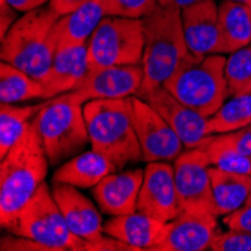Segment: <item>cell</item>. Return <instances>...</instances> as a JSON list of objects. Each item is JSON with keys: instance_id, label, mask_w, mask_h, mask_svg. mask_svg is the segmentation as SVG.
I'll return each instance as SVG.
<instances>
[{"instance_id": "27", "label": "cell", "mask_w": 251, "mask_h": 251, "mask_svg": "<svg viewBox=\"0 0 251 251\" xmlns=\"http://www.w3.org/2000/svg\"><path fill=\"white\" fill-rule=\"evenodd\" d=\"M226 80L229 97L251 94V44L227 57Z\"/></svg>"}, {"instance_id": "1", "label": "cell", "mask_w": 251, "mask_h": 251, "mask_svg": "<svg viewBox=\"0 0 251 251\" xmlns=\"http://www.w3.org/2000/svg\"><path fill=\"white\" fill-rule=\"evenodd\" d=\"M49 158L39 132L32 122L21 140L0 163V223L2 229L15 221L17 215L45 182Z\"/></svg>"}, {"instance_id": "19", "label": "cell", "mask_w": 251, "mask_h": 251, "mask_svg": "<svg viewBox=\"0 0 251 251\" xmlns=\"http://www.w3.org/2000/svg\"><path fill=\"white\" fill-rule=\"evenodd\" d=\"M87 70V44L59 45L50 71L41 81L45 100L74 90Z\"/></svg>"}, {"instance_id": "6", "label": "cell", "mask_w": 251, "mask_h": 251, "mask_svg": "<svg viewBox=\"0 0 251 251\" xmlns=\"http://www.w3.org/2000/svg\"><path fill=\"white\" fill-rule=\"evenodd\" d=\"M226 60L221 54H190L163 86L180 102L209 118L229 98Z\"/></svg>"}, {"instance_id": "20", "label": "cell", "mask_w": 251, "mask_h": 251, "mask_svg": "<svg viewBox=\"0 0 251 251\" xmlns=\"http://www.w3.org/2000/svg\"><path fill=\"white\" fill-rule=\"evenodd\" d=\"M116 166L105 155L92 149L80 152L65 161L53 175V182L68 184L77 188H94L110 173L116 172Z\"/></svg>"}, {"instance_id": "12", "label": "cell", "mask_w": 251, "mask_h": 251, "mask_svg": "<svg viewBox=\"0 0 251 251\" xmlns=\"http://www.w3.org/2000/svg\"><path fill=\"white\" fill-rule=\"evenodd\" d=\"M143 83L142 65H116L87 70L74 92L86 102L135 97Z\"/></svg>"}, {"instance_id": "17", "label": "cell", "mask_w": 251, "mask_h": 251, "mask_svg": "<svg viewBox=\"0 0 251 251\" xmlns=\"http://www.w3.org/2000/svg\"><path fill=\"white\" fill-rule=\"evenodd\" d=\"M145 177V169L121 170L107 175L92 194L102 212L111 217L128 215L137 211V199Z\"/></svg>"}, {"instance_id": "24", "label": "cell", "mask_w": 251, "mask_h": 251, "mask_svg": "<svg viewBox=\"0 0 251 251\" xmlns=\"http://www.w3.org/2000/svg\"><path fill=\"white\" fill-rule=\"evenodd\" d=\"M45 100V89L39 80L18 70L17 66L2 62L0 65V101L8 104L30 100Z\"/></svg>"}, {"instance_id": "23", "label": "cell", "mask_w": 251, "mask_h": 251, "mask_svg": "<svg viewBox=\"0 0 251 251\" xmlns=\"http://www.w3.org/2000/svg\"><path fill=\"white\" fill-rule=\"evenodd\" d=\"M102 18V0H90L77 11L60 17L54 26L57 47L87 44Z\"/></svg>"}, {"instance_id": "25", "label": "cell", "mask_w": 251, "mask_h": 251, "mask_svg": "<svg viewBox=\"0 0 251 251\" xmlns=\"http://www.w3.org/2000/svg\"><path fill=\"white\" fill-rule=\"evenodd\" d=\"M39 105H14L2 102L0 105V159L5 158L26 134L39 110Z\"/></svg>"}, {"instance_id": "35", "label": "cell", "mask_w": 251, "mask_h": 251, "mask_svg": "<svg viewBox=\"0 0 251 251\" xmlns=\"http://www.w3.org/2000/svg\"><path fill=\"white\" fill-rule=\"evenodd\" d=\"M17 12H18L17 9H14L12 6H9L5 2V0H2V9H0V20H2V27H0V32H2V39L5 38L8 30L14 26V23L18 20Z\"/></svg>"}, {"instance_id": "8", "label": "cell", "mask_w": 251, "mask_h": 251, "mask_svg": "<svg viewBox=\"0 0 251 251\" xmlns=\"http://www.w3.org/2000/svg\"><path fill=\"white\" fill-rule=\"evenodd\" d=\"M143 50V20L104 17L87 42L89 70L116 65H142Z\"/></svg>"}, {"instance_id": "26", "label": "cell", "mask_w": 251, "mask_h": 251, "mask_svg": "<svg viewBox=\"0 0 251 251\" xmlns=\"http://www.w3.org/2000/svg\"><path fill=\"white\" fill-rule=\"evenodd\" d=\"M251 125V94L232 97L208 118L209 134H226Z\"/></svg>"}, {"instance_id": "28", "label": "cell", "mask_w": 251, "mask_h": 251, "mask_svg": "<svg viewBox=\"0 0 251 251\" xmlns=\"http://www.w3.org/2000/svg\"><path fill=\"white\" fill-rule=\"evenodd\" d=\"M209 137L199 148L208 153L212 166H217L223 170H229L233 173L251 176V155L238 152L230 148L214 145L209 140Z\"/></svg>"}, {"instance_id": "33", "label": "cell", "mask_w": 251, "mask_h": 251, "mask_svg": "<svg viewBox=\"0 0 251 251\" xmlns=\"http://www.w3.org/2000/svg\"><path fill=\"white\" fill-rule=\"evenodd\" d=\"M2 250H39V251H49L44 245L27 239L25 236H15V238H2Z\"/></svg>"}, {"instance_id": "36", "label": "cell", "mask_w": 251, "mask_h": 251, "mask_svg": "<svg viewBox=\"0 0 251 251\" xmlns=\"http://www.w3.org/2000/svg\"><path fill=\"white\" fill-rule=\"evenodd\" d=\"M5 2L14 9H17L18 12L26 14L32 9L45 6V3H49L50 0H5Z\"/></svg>"}, {"instance_id": "2", "label": "cell", "mask_w": 251, "mask_h": 251, "mask_svg": "<svg viewBox=\"0 0 251 251\" xmlns=\"http://www.w3.org/2000/svg\"><path fill=\"white\" fill-rule=\"evenodd\" d=\"M83 113L90 146L111 159L118 170L143 161L132 122V97L87 101Z\"/></svg>"}, {"instance_id": "38", "label": "cell", "mask_w": 251, "mask_h": 251, "mask_svg": "<svg viewBox=\"0 0 251 251\" xmlns=\"http://www.w3.org/2000/svg\"><path fill=\"white\" fill-rule=\"evenodd\" d=\"M226 2H238L242 5H247L248 8H251V0H226Z\"/></svg>"}, {"instance_id": "37", "label": "cell", "mask_w": 251, "mask_h": 251, "mask_svg": "<svg viewBox=\"0 0 251 251\" xmlns=\"http://www.w3.org/2000/svg\"><path fill=\"white\" fill-rule=\"evenodd\" d=\"M200 2V0H158L159 6L163 8H175V9H184L190 5H194Z\"/></svg>"}, {"instance_id": "30", "label": "cell", "mask_w": 251, "mask_h": 251, "mask_svg": "<svg viewBox=\"0 0 251 251\" xmlns=\"http://www.w3.org/2000/svg\"><path fill=\"white\" fill-rule=\"evenodd\" d=\"M212 251H251V230L229 229L220 232L211 245Z\"/></svg>"}, {"instance_id": "18", "label": "cell", "mask_w": 251, "mask_h": 251, "mask_svg": "<svg viewBox=\"0 0 251 251\" xmlns=\"http://www.w3.org/2000/svg\"><path fill=\"white\" fill-rule=\"evenodd\" d=\"M170 229V224L156 220L151 215L135 211L128 215L113 217L104 224V233L122 241L134 251L152 250L164 242Z\"/></svg>"}, {"instance_id": "22", "label": "cell", "mask_w": 251, "mask_h": 251, "mask_svg": "<svg viewBox=\"0 0 251 251\" xmlns=\"http://www.w3.org/2000/svg\"><path fill=\"white\" fill-rule=\"evenodd\" d=\"M211 182L217 215H229L245 206L251 194V176L211 166Z\"/></svg>"}, {"instance_id": "7", "label": "cell", "mask_w": 251, "mask_h": 251, "mask_svg": "<svg viewBox=\"0 0 251 251\" xmlns=\"http://www.w3.org/2000/svg\"><path fill=\"white\" fill-rule=\"evenodd\" d=\"M14 236H25L49 251H86L87 242L68 227L50 187L44 184L6 229Z\"/></svg>"}, {"instance_id": "34", "label": "cell", "mask_w": 251, "mask_h": 251, "mask_svg": "<svg viewBox=\"0 0 251 251\" xmlns=\"http://www.w3.org/2000/svg\"><path fill=\"white\" fill-rule=\"evenodd\" d=\"M90 0H50L49 6L59 15L63 17L70 12L77 11L78 8H81L83 5H86Z\"/></svg>"}, {"instance_id": "3", "label": "cell", "mask_w": 251, "mask_h": 251, "mask_svg": "<svg viewBox=\"0 0 251 251\" xmlns=\"http://www.w3.org/2000/svg\"><path fill=\"white\" fill-rule=\"evenodd\" d=\"M59 18L50 6H41L21 15L2 39V62L42 81L57 50L54 26Z\"/></svg>"}, {"instance_id": "21", "label": "cell", "mask_w": 251, "mask_h": 251, "mask_svg": "<svg viewBox=\"0 0 251 251\" xmlns=\"http://www.w3.org/2000/svg\"><path fill=\"white\" fill-rule=\"evenodd\" d=\"M221 53L230 54L251 44V8L223 0L218 6Z\"/></svg>"}, {"instance_id": "10", "label": "cell", "mask_w": 251, "mask_h": 251, "mask_svg": "<svg viewBox=\"0 0 251 251\" xmlns=\"http://www.w3.org/2000/svg\"><path fill=\"white\" fill-rule=\"evenodd\" d=\"M132 122L145 163L175 161L184 152V143L167 121L139 97H132Z\"/></svg>"}, {"instance_id": "11", "label": "cell", "mask_w": 251, "mask_h": 251, "mask_svg": "<svg viewBox=\"0 0 251 251\" xmlns=\"http://www.w3.org/2000/svg\"><path fill=\"white\" fill-rule=\"evenodd\" d=\"M137 211L164 223L173 221L180 214L175 182V167L167 161L148 163L137 199Z\"/></svg>"}, {"instance_id": "32", "label": "cell", "mask_w": 251, "mask_h": 251, "mask_svg": "<svg viewBox=\"0 0 251 251\" xmlns=\"http://www.w3.org/2000/svg\"><path fill=\"white\" fill-rule=\"evenodd\" d=\"M224 224L229 229L251 230V204H245L241 209L224 217Z\"/></svg>"}, {"instance_id": "39", "label": "cell", "mask_w": 251, "mask_h": 251, "mask_svg": "<svg viewBox=\"0 0 251 251\" xmlns=\"http://www.w3.org/2000/svg\"><path fill=\"white\" fill-rule=\"evenodd\" d=\"M245 204H251V194H250V197H248V200H247V203Z\"/></svg>"}, {"instance_id": "15", "label": "cell", "mask_w": 251, "mask_h": 251, "mask_svg": "<svg viewBox=\"0 0 251 251\" xmlns=\"http://www.w3.org/2000/svg\"><path fill=\"white\" fill-rule=\"evenodd\" d=\"M180 12L190 53L197 57L223 54L218 27V6L214 0H200L184 8Z\"/></svg>"}, {"instance_id": "29", "label": "cell", "mask_w": 251, "mask_h": 251, "mask_svg": "<svg viewBox=\"0 0 251 251\" xmlns=\"http://www.w3.org/2000/svg\"><path fill=\"white\" fill-rule=\"evenodd\" d=\"M159 8L158 0H102L104 17L146 18Z\"/></svg>"}, {"instance_id": "9", "label": "cell", "mask_w": 251, "mask_h": 251, "mask_svg": "<svg viewBox=\"0 0 251 251\" xmlns=\"http://www.w3.org/2000/svg\"><path fill=\"white\" fill-rule=\"evenodd\" d=\"M211 166L208 153L200 148L187 149L175 159V182L180 212L217 215Z\"/></svg>"}, {"instance_id": "5", "label": "cell", "mask_w": 251, "mask_h": 251, "mask_svg": "<svg viewBox=\"0 0 251 251\" xmlns=\"http://www.w3.org/2000/svg\"><path fill=\"white\" fill-rule=\"evenodd\" d=\"M84 104L86 101L71 90L45 100L39 105L33 124L51 166L63 164L90 143L83 113Z\"/></svg>"}, {"instance_id": "4", "label": "cell", "mask_w": 251, "mask_h": 251, "mask_svg": "<svg viewBox=\"0 0 251 251\" xmlns=\"http://www.w3.org/2000/svg\"><path fill=\"white\" fill-rule=\"evenodd\" d=\"M143 83L135 95L139 98L152 89L163 86L191 54L185 42L180 9L159 6L155 12L143 18Z\"/></svg>"}, {"instance_id": "31", "label": "cell", "mask_w": 251, "mask_h": 251, "mask_svg": "<svg viewBox=\"0 0 251 251\" xmlns=\"http://www.w3.org/2000/svg\"><path fill=\"white\" fill-rule=\"evenodd\" d=\"M209 140L214 145L230 148L238 152L251 155V125L245 126L242 129L233 131V132H226V134H212Z\"/></svg>"}, {"instance_id": "16", "label": "cell", "mask_w": 251, "mask_h": 251, "mask_svg": "<svg viewBox=\"0 0 251 251\" xmlns=\"http://www.w3.org/2000/svg\"><path fill=\"white\" fill-rule=\"evenodd\" d=\"M170 229L156 251H204L211 250L218 236L220 226L214 214L180 212L169 223Z\"/></svg>"}, {"instance_id": "14", "label": "cell", "mask_w": 251, "mask_h": 251, "mask_svg": "<svg viewBox=\"0 0 251 251\" xmlns=\"http://www.w3.org/2000/svg\"><path fill=\"white\" fill-rule=\"evenodd\" d=\"M51 193L68 227L75 236L87 244L98 242L104 238V224L98 208L77 187L53 182Z\"/></svg>"}, {"instance_id": "13", "label": "cell", "mask_w": 251, "mask_h": 251, "mask_svg": "<svg viewBox=\"0 0 251 251\" xmlns=\"http://www.w3.org/2000/svg\"><path fill=\"white\" fill-rule=\"evenodd\" d=\"M140 98L148 101L167 121L185 149L199 148L211 135L208 131V118L180 102L164 86L152 89Z\"/></svg>"}]
</instances>
